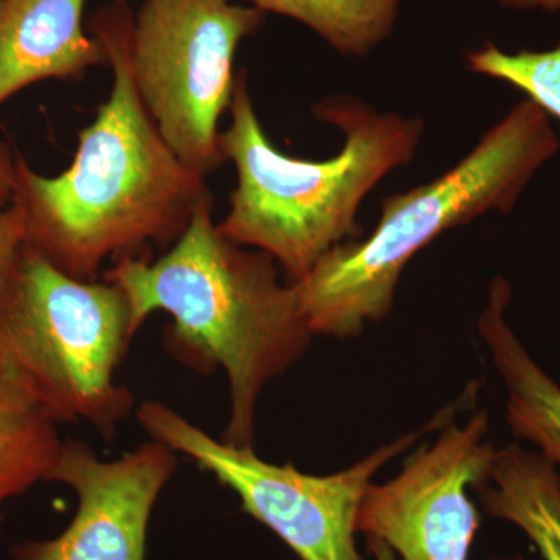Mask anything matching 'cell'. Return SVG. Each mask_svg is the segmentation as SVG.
<instances>
[{"mask_svg":"<svg viewBox=\"0 0 560 560\" xmlns=\"http://www.w3.org/2000/svg\"><path fill=\"white\" fill-rule=\"evenodd\" d=\"M264 11L232 0H145L132 18L131 72L162 138L202 176L226 162L220 120L234 94L238 46Z\"/></svg>","mask_w":560,"mask_h":560,"instance_id":"6","label":"cell"},{"mask_svg":"<svg viewBox=\"0 0 560 560\" xmlns=\"http://www.w3.org/2000/svg\"><path fill=\"white\" fill-rule=\"evenodd\" d=\"M130 7L116 0L91 20L113 68V88L79 136L68 171L43 176L18 161L14 201L27 245L72 278L97 280L103 261L167 250L212 197L206 176L176 156L140 98L131 72Z\"/></svg>","mask_w":560,"mask_h":560,"instance_id":"1","label":"cell"},{"mask_svg":"<svg viewBox=\"0 0 560 560\" xmlns=\"http://www.w3.org/2000/svg\"><path fill=\"white\" fill-rule=\"evenodd\" d=\"M304 24L342 55L364 57L388 38L401 0H246Z\"/></svg>","mask_w":560,"mask_h":560,"instance_id":"14","label":"cell"},{"mask_svg":"<svg viewBox=\"0 0 560 560\" xmlns=\"http://www.w3.org/2000/svg\"><path fill=\"white\" fill-rule=\"evenodd\" d=\"M510 300V283L503 278L493 280L478 330L506 389L512 433L537 445L560 478V386L534 361L508 324L504 312Z\"/></svg>","mask_w":560,"mask_h":560,"instance_id":"11","label":"cell"},{"mask_svg":"<svg viewBox=\"0 0 560 560\" xmlns=\"http://www.w3.org/2000/svg\"><path fill=\"white\" fill-rule=\"evenodd\" d=\"M489 416L447 423L433 444L412 453L396 478L372 485L361 500L357 533L378 539L401 560H467L480 514L469 488L488 478L495 448Z\"/></svg>","mask_w":560,"mask_h":560,"instance_id":"8","label":"cell"},{"mask_svg":"<svg viewBox=\"0 0 560 560\" xmlns=\"http://www.w3.org/2000/svg\"><path fill=\"white\" fill-rule=\"evenodd\" d=\"M467 65L478 75L511 84L547 116L560 120V46L551 50L508 54L488 44L470 54Z\"/></svg>","mask_w":560,"mask_h":560,"instance_id":"15","label":"cell"},{"mask_svg":"<svg viewBox=\"0 0 560 560\" xmlns=\"http://www.w3.org/2000/svg\"><path fill=\"white\" fill-rule=\"evenodd\" d=\"M495 560H522L521 558H514V559H495Z\"/></svg>","mask_w":560,"mask_h":560,"instance_id":"20","label":"cell"},{"mask_svg":"<svg viewBox=\"0 0 560 560\" xmlns=\"http://www.w3.org/2000/svg\"><path fill=\"white\" fill-rule=\"evenodd\" d=\"M560 142L547 114L523 101L444 175L382 201L370 237L335 246L293 283L315 337L355 338L393 311L401 272L444 232L511 212Z\"/></svg>","mask_w":560,"mask_h":560,"instance_id":"4","label":"cell"},{"mask_svg":"<svg viewBox=\"0 0 560 560\" xmlns=\"http://www.w3.org/2000/svg\"><path fill=\"white\" fill-rule=\"evenodd\" d=\"M27 213L20 202L0 209V294L9 283L22 248L27 245Z\"/></svg>","mask_w":560,"mask_h":560,"instance_id":"16","label":"cell"},{"mask_svg":"<svg viewBox=\"0 0 560 560\" xmlns=\"http://www.w3.org/2000/svg\"><path fill=\"white\" fill-rule=\"evenodd\" d=\"M230 113L220 149L234 164L237 186L217 226L237 245L271 256L290 283L357 237L360 206L390 172L415 160L425 127L418 117L381 113L360 98L337 95L316 103L313 114L340 128V153L326 161L293 158L267 138L243 70Z\"/></svg>","mask_w":560,"mask_h":560,"instance_id":"3","label":"cell"},{"mask_svg":"<svg viewBox=\"0 0 560 560\" xmlns=\"http://www.w3.org/2000/svg\"><path fill=\"white\" fill-rule=\"evenodd\" d=\"M88 0H0V106L44 80H69L108 65L86 35Z\"/></svg>","mask_w":560,"mask_h":560,"instance_id":"10","label":"cell"},{"mask_svg":"<svg viewBox=\"0 0 560 560\" xmlns=\"http://www.w3.org/2000/svg\"><path fill=\"white\" fill-rule=\"evenodd\" d=\"M119 287L80 280L25 245L0 294V368L58 423H86L114 441L135 397L117 371L135 340Z\"/></svg>","mask_w":560,"mask_h":560,"instance_id":"5","label":"cell"},{"mask_svg":"<svg viewBox=\"0 0 560 560\" xmlns=\"http://www.w3.org/2000/svg\"><path fill=\"white\" fill-rule=\"evenodd\" d=\"M18 190V161L7 143L0 140V209L9 208L16 198Z\"/></svg>","mask_w":560,"mask_h":560,"instance_id":"17","label":"cell"},{"mask_svg":"<svg viewBox=\"0 0 560 560\" xmlns=\"http://www.w3.org/2000/svg\"><path fill=\"white\" fill-rule=\"evenodd\" d=\"M60 423L0 368V504L49 480L62 447Z\"/></svg>","mask_w":560,"mask_h":560,"instance_id":"13","label":"cell"},{"mask_svg":"<svg viewBox=\"0 0 560 560\" xmlns=\"http://www.w3.org/2000/svg\"><path fill=\"white\" fill-rule=\"evenodd\" d=\"M135 412L151 440L212 474L238 497L246 514L267 526L301 560H363L355 541L357 515L372 478L422 434L438 429L447 415L383 445L349 469L316 477L293 464L268 463L254 447L217 440L160 400L142 401Z\"/></svg>","mask_w":560,"mask_h":560,"instance_id":"7","label":"cell"},{"mask_svg":"<svg viewBox=\"0 0 560 560\" xmlns=\"http://www.w3.org/2000/svg\"><path fill=\"white\" fill-rule=\"evenodd\" d=\"M500 5L515 10L559 11L560 0H497Z\"/></svg>","mask_w":560,"mask_h":560,"instance_id":"18","label":"cell"},{"mask_svg":"<svg viewBox=\"0 0 560 560\" xmlns=\"http://www.w3.org/2000/svg\"><path fill=\"white\" fill-rule=\"evenodd\" d=\"M151 440L120 458H98L84 442H62L49 480L75 492L79 508L68 528L49 540L10 550L14 560H147L154 504L172 480L178 459Z\"/></svg>","mask_w":560,"mask_h":560,"instance_id":"9","label":"cell"},{"mask_svg":"<svg viewBox=\"0 0 560 560\" xmlns=\"http://www.w3.org/2000/svg\"><path fill=\"white\" fill-rule=\"evenodd\" d=\"M475 489L489 515L517 526L544 560H560V478L550 460L508 445Z\"/></svg>","mask_w":560,"mask_h":560,"instance_id":"12","label":"cell"},{"mask_svg":"<svg viewBox=\"0 0 560 560\" xmlns=\"http://www.w3.org/2000/svg\"><path fill=\"white\" fill-rule=\"evenodd\" d=\"M280 271L268 254L221 234L210 197L160 259L125 257L103 275L127 296L136 331L153 313H167L164 348L173 359L198 374L224 371L231 412L221 440L237 447H254L265 386L294 366L315 338Z\"/></svg>","mask_w":560,"mask_h":560,"instance_id":"2","label":"cell"},{"mask_svg":"<svg viewBox=\"0 0 560 560\" xmlns=\"http://www.w3.org/2000/svg\"><path fill=\"white\" fill-rule=\"evenodd\" d=\"M368 550L374 556L375 560H397L396 552L390 550L385 541L368 539Z\"/></svg>","mask_w":560,"mask_h":560,"instance_id":"19","label":"cell"}]
</instances>
